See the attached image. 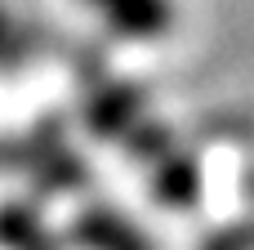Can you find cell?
Here are the masks:
<instances>
[{
  "instance_id": "1",
  "label": "cell",
  "mask_w": 254,
  "mask_h": 250,
  "mask_svg": "<svg viewBox=\"0 0 254 250\" xmlns=\"http://www.w3.org/2000/svg\"><path fill=\"white\" fill-rule=\"evenodd\" d=\"M125 36H156L170 22V0H89Z\"/></svg>"
}]
</instances>
